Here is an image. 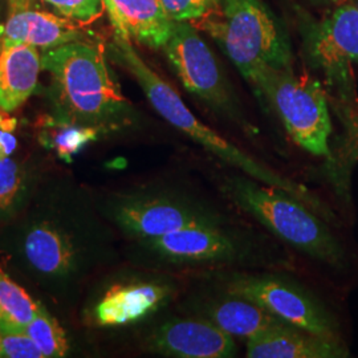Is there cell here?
<instances>
[{
    "label": "cell",
    "instance_id": "cell-1",
    "mask_svg": "<svg viewBox=\"0 0 358 358\" xmlns=\"http://www.w3.org/2000/svg\"><path fill=\"white\" fill-rule=\"evenodd\" d=\"M41 68L51 75L63 118L101 131L129 125L130 103L97 36L47 50L41 56Z\"/></svg>",
    "mask_w": 358,
    "mask_h": 358
},
{
    "label": "cell",
    "instance_id": "cell-2",
    "mask_svg": "<svg viewBox=\"0 0 358 358\" xmlns=\"http://www.w3.org/2000/svg\"><path fill=\"white\" fill-rule=\"evenodd\" d=\"M219 189L238 208L299 252L329 266L343 264V245L324 223V217L289 192L243 173L224 177Z\"/></svg>",
    "mask_w": 358,
    "mask_h": 358
},
{
    "label": "cell",
    "instance_id": "cell-3",
    "mask_svg": "<svg viewBox=\"0 0 358 358\" xmlns=\"http://www.w3.org/2000/svg\"><path fill=\"white\" fill-rule=\"evenodd\" d=\"M215 38L255 88L267 68L292 65L288 35L262 0H220V11L195 23Z\"/></svg>",
    "mask_w": 358,
    "mask_h": 358
},
{
    "label": "cell",
    "instance_id": "cell-4",
    "mask_svg": "<svg viewBox=\"0 0 358 358\" xmlns=\"http://www.w3.org/2000/svg\"><path fill=\"white\" fill-rule=\"evenodd\" d=\"M140 85L158 115L195 143L201 145L206 152L215 155L224 165L236 169L238 171L264 185L282 189L294 195L300 202L309 206L321 217H329L327 215L325 206L304 185L284 177L279 171L257 161L252 155L245 153L243 149L227 141L214 129L206 125L205 122L199 121L192 115L187 105L183 103L178 92L157 72L146 73L142 77Z\"/></svg>",
    "mask_w": 358,
    "mask_h": 358
},
{
    "label": "cell",
    "instance_id": "cell-5",
    "mask_svg": "<svg viewBox=\"0 0 358 358\" xmlns=\"http://www.w3.org/2000/svg\"><path fill=\"white\" fill-rule=\"evenodd\" d=\"M254 90L260 100L276 110L297 146L332 161L329 148L332 121L319 81L307 75H296L292 65L282 69L267 68Z\"/></svg>",
    "mask_w": 358,
    "mask_h": 358
},
{
    "label": "cell",
    "instance_id": "cell-6",
    "mask_svg": "<svg viewBox=\"0 0 358 358\" xmlns=\"http://www.w3.org/2000/svg\"><path fill=\"white\" fill-rule=\"evenodd\" d=\"M220 288L245 297L278 319L328 340L341 341L337 322L320 300L300 282L276 273L219 272Z\"/></svg>",
    "mask_w": 358,
    "mask_h": 358
},
{
    "label": "cell",
    "instance_id": "cell-7",
    "mask_svg": "<svg viewBox=\"0 0 358 358\" xmlns=\"http://www.w3.org/2000/svg\"><path fill=\"white\" fill-rule=\"evenodd\" d=\"M141 243L162 263L182 268L251 266L263 259L255 239L227 222L187 227Z\"/></svg>",
    "mask_w": 358,
    "mask_h": 358
},
{
    "label": "cell",
    "instance_id": "cell-8",
    "mask_svg": "<svg viewBox=\"0 0 358 358\" xmlns=\"http://www.w3.org/2000/svg\"><path fill=\"white\" fill-rule=\"evenodd\" d=\"M162 50L185 90L213 110L236 122L244 133H255V129L239 113L215 55L190 22L173 20L171 35Z\"/></svg>",
    "mask_w": 358,
    "mask_h": 358
},
{
    "label": "cell",
    "instance_id": "cell-9",
    "mask_svg": "<svg viewBox=\"0 0 358 358\" xmlns=\"http://www.w3.org/2000/svg\"><path fill=\"white\" fill-rule=\"evenodd\" d=\"M113 217L128 235L140 241L187 227L227 222L210 202L183 192L129 195L115 203Z\"/></svg>",
    "mask_w": 358,
    "mask_h": 358
},
{
    "label": "cell",
    "instance_id": "cell-10",
    "mask_svg": "<svg viewBox=\"0 0 358 358\" xmlns=\"http://www.w3.org/2000/svg\"><path fill=\"white\" fill-rule=\"evenodd\" d=\"M149 350L176 358H231L238 355L235 337L211 322L195 317H171L146 338Z\"/></svg>",
    "mask_w": 358,
    "mask_h": 358
},
{
    "label": "cell",
    "instance_id": "cell-11",
    "mask_svg": "<svg viewBox=\"0 0 358 358\" xmlns=\"http://www.w3.org/2000/svg\"><path fill=\"white\" fill-rule=\"evenodd\" d=\"M183 309L186 315L208 321L220 331L245 341L285 322L254 301L223 288L190 294Z\"/></svg>",
    "mask_w": 358,
    "mask_h": 358
},
{
    "label": "cell",
    "instance_id": "cell-12",
    "mask_svg": "<svg viewBox=\"0 0 358 358\" xmlns=\"http://www.w3.org/2000/svg\"><path fill=\"white\" fill-rule=\"evenodd\" d=\"M34 0H10L8 15L0 27V47L8 44H28L52 50L68 43L93 38L81 23L38 10Z\"/></svg>",
    "mask_w": 358,
    "mask_h": 358
},
{
    "label": "cell",
    "instance_id": "cell-13",
    "mask_svg": "<svg viewBox=\"0 0 358 358\" xmlns=\"http://www.w3.org/2000/svg\"><path fill=\"white\" fill-rule=\"evenodd\" d=\"M178 285L165 279H140L110 285L94 307V320L101 327L134 324L169 304Z\"/></svg>",
    "mask_w": 358,
    "mask_h": 358
},
{
    "label": "cell",
    "instance_id": "cell-14",
    "mask_svg": "<svg viewBox=\"0 0 358 358\" xmlns=\"http://www.w3.org/2000/svg\"><path fill=\"white\" fill-rule=\"evenodd\" d=\"M310 56L328 76L344 75L349 63H358V8L343 4L313 32Z\"/></svg>",
    "mask_w": 358,
    "mask_h": 358
},
{
    "label": "cell",
    "instance_id": "cell-15",
    "mask_svg": "<svg viewBox=\"0 0 358 358\" xmlns=\"http://www.w3.org/2000/svg\"><path fill=\"white\" fill-rule=\"evenodd\" d=\"M248 358H340L348 356L341 341L328 340L282 322L247 340Z\"/></svg>",
    "mask_w": 358,
    "mask_h": 358
},
{
    "label": "cell",
    "instance_id": "cell-16",
    "mask_svg": "<svg viewBox=\"0 0 358 358\" xmlns=\"http://www.w3.org/2000/svg\"><path fill=\"white\" fill-rule=\"evenodd\" d=\"M117 34L145 47L162 50L171 35L173 20L159 0H103Z\"/></svg>",
    "mask_w": 358,
    "mask_h": 358
},
{
    "label": "cell",
    "instance_id": "cell-17",
    "mask_svg": "<svg viewBox=\"0 0 358 358\" xmlns=\"http://www.w3.org/2000/svg\"><path fill=\"white\" fill-rule=\"evenodd\" d=\"M41 59L38 48L28 44L0 47V109H19L38 87Z\"/></svg>",
    "mask_w": 358,
    "mask_h": 358
},
{
    "label": "cell",
    "instance_id": "cell-18",
    "mask_svg": "<svg viewBox=\"0 0 358 358\" xmlns=\"http://www.w3.org/2000/svg\"><path fill=\"white\" fill-rule=\"evenodd\" d=\"M24 252L31 266L45 275H63L75 260L71 239L50 223H40L27 234Z\"/></svg>",
    "mask_w": 358,
    "mask_h": 358
},
{
    "label": "cell",
    "instance_id": "cell-19",
    "mask_svg": "<svg viewBox=\"0 0 358 358\" xmlns=\"http://www.w3.org/2000/svg\"><path fill=\"white\" fill-rule=\"evenodd\" d=\"M40 142L57 154L60 159L71 164L73 157L88 143L96 141L101 130L83 125L66 118H44L40 121Z\"/></svg>",
    "mask_w": 358,
    "mask_h": 358
},
{
    "label": "cell",
    "instance_id": "cell-20",
    "mask_svg": "<svg viewBox=\"0 0 358 358\" xmlns=\"http://www.w3.org/2000/svg\"><path fill=\"white\" fill-rule=\"evenodd\" d=\"M38 303L0 268V322L24 329L38 312Z\"/></svg>",
    "mask_w": 358,
    "mask_h": 358
},
{
    "label": "cell",
    "instance_id": "cell-21",
    "mask_svg": "<svg viewBox=\"0 0 358 358\" xmlns=\"http://www.w3.org/2000/svg\"><path fill=\"white\" fill-rule=\"evenodd\" d=\"M24 331L35 341L44 358L64 357L69 349L64 329L40 303L36 315Z\"/></svg>",
    "mask_w": 358,
    "mask_h": 358
},
{
    "label": "cell",
    "instance_id": "cell-22",
    "mask_svg": "<svg viewBox=\"0 0 358 358\" xmlns=\"http://www.w3.org/2000/svg\"><path fill=\"white\" fill-rule=\"evenodd\" d=\"M0 357L44 358L24 329L0 322Z\"/></svg>",
    "mask_w": 358,
    "mask_h": 358
},
{
    "label": "cell",
    "instance_id": "cell-23",
    "mask_svg": "<svg viewBox=\"0 0 358 358\" xmlns=\"http://www.w3.org/2000/svg\"><path fill=\"white\" fill-rule=\"evenodd\" d=\"M171 20L198 23L220 11V0H159Z\"/></svg>",
    "mask_w": 358,
    "mask_h": 358
},
{
    "label": "cell",
    "instance_id": "cell-24",
    "mask_svg": "<svg viewBox=\"0 0 358 358\" xmlns=\"http://www.w3.org/2000/svg\"><path fill=\"white\" fill-rule=\"evenodd\" d=\"M24 173L13 158L0 159V214L13 207L23 186Z\"/></svg>",
    "mask_w": 358,
    "mask_h": 358
},
{
    "label": "cell",
    "instance_id": "cell-25",
    "mask_svg": "<svg viewBox=\"0 0 358 358\" xmlns=\"http://www.w3.org/2000/svg\"><path fill=\"white\" fill-rule=\"evenodd\" d=\"M51 4L57 13L78 23H90L100 16L103 0H43Z\"/></svg>",
    "mask_w": 358,
    "mask_h": 358
},
{
    "label": "cell",
    "instance_id": "cell-26",
    "mask_svg": "<svg viewBox=\"0 0 358 358\" xmlns=\"http://www.w3.org/2000/svg\"><path fill=\"white\" fill-rule=\"evenodd\" d=\"M344 122L348 130V140H346V155L348 158L357 159L358 158V110L346 109L344 113Z\"/></svg>",
    "mask_w": 358,
    "mask_h": 358
},
{
    "label": "cell",
    "instance_id": "cell-27",
    "mask_svg": "<svg viewBox=\"0 0 358 358\" xmlns=\"http://www.w3.org/2000/svg\"><path fill=\"white\" fill-rule=\"evenodd\" d=\"M17 141L13 136V131L0 129V159L11 157V154L16 150Z\"/></svg>",
    "mask_w": 358,
    "mask_h": 358
},
{
    "label": "cell",
    "instance_id": "cell-28",
    "mask_svg": "<svg viewBox=\"0 0 358 358\" xmlns=\"http://www.w3.org/2000/svg\"><path fill=\"white\" fill-rule=\"evenodd\" d=\"M16 118H13L11 115H8V112H4L0 109V129H6L13 131L16 129Z\"/></svg>",
    "mask_w": 358,
    "mask_h": 358
},
{
    "label": "cell",
    "instance_id": "cell-29",
    "mask_svg": "<svg viewBox=\"0 0 358 358\" xmlns=\"http://www.w3.org/2000/svg\"><path fill=\"white\" fill-rule=\"evenodd\" d=\"M357 8H358V1H357Z\"/></svg>",
    "mask_w": 358,
    "mask_h": 358
}]
</instances>
